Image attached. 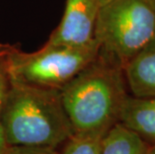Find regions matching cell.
I'll list each match as a JSON object with an SVG mask.
<instances>
[{"label": "cell", "instance_id": "cell-8", "mask_svg": "<svg viewBox=\"0 0 155 154\" xmlns=\"http://www.w3.org/2000/svg\"><path fill=\"white\" fill-rule=\"evenodd\" d=\"M147 144L132 131L117 123L102 140L101 154H145Z\"/></svg>", "mask_w": 155, "mask_h": 154}, {"label": "cell", "instance_id": "cell-11", "mask_svg": "<svg viewBox=\"0 0 155 154\" xmlns=\"http://www.w3.org/2000/svg\"><path fill=\"white\" fill-rule=\"evenodd\" d=\"M2 154H60L58 149L46 147L7 146Z\"/></svg>", "mask_w": 155, "mask_h": 154}, {"label": "cell", "instance_id": "cell-5", "mask_svg": "<svg viewBox=\"0 0 155 154\" xmlns=\"http://www.w3.org/2000/svg\"><path fill=\"white\" fill-rule=\"evenodd\" d=\"M99 9L98 0H66L60 23L46 44L82 45L93 40Z\"/></svg>", "mask_w": 155, "mask_h": 154}, {"label": "cell", "instance_id": "cell-6", "mask_svg": "<svg viewBox=\"0 0 155 154\" xmlns=\"http://www.w3.org/2000/svg\"><path fill=\"white\" fill-rule=\"evenodd\" d=\"M119 123L147 145H155V96L128 95L122 106Z\"/></svg>", "mask_w": 155, "mask_h": 154}, {"label": "cell", "instance_id": "cell-1", "mask_svg": "<svg viewBox=\"0 0 155 154\" xmlns=\"http://www.w3.org/2000/svg\"><path fill=\"white\" fill-rule=\"evenodd\" d=\"M60 92L74 134L101 137L119 123L129 95L123 67L100 51Z\"/></svg>", "mask_w": 155, "mask_h": 154}, {"label": "cell", "instance_id": "cell-14", "mask_svg": "<svg viewBox=\"0 0 155 154\" xmlns=\"http://www.w3.org/2000/svg\"><path fill=\"white\" fill-rule=\"evenodd\" d=\"M109 1H111V0H98V2H99L100 7H101V6H103L104 4H106V3H108Z\"/></svg>", "mask_w": 155, "mask_h": 154}, {"label": "cell", "instance_id": "cell-7", "mask_svg": "<svg viewBox=\"0 0 155 154\" xmlns=\"http://www.w3.org/2000/svg\"><path fill=\"white\" fill-rule=\"evenodd\" d=\"M124 76L131 95L155 96V36L125 65Z\"/></svg>", "mask_w": 155, "mask_h": 154}, {"label": "cell", "instance_id": "cell-4", "mask_svg": "<svg viewBox=\"0 0 155 154\" xmlns=\"http://www.w3.org/2000/svg\"><path fill=\"white\" fill-rule=\"evenodd\" d=\"M154 36V0H111L100 7L94 38L101 53L123 69Z\"/></svg>", "mask_w": 155, "mask_h": 154}, {"label": "cell", "instance_id": "cell-15", "mask_svg": "<svg viewBox=\"0 0 155 154\" xmlns=\"http://www.w3.org/2000/svg\"><path fill=\"white\" fill-rule=\"evenodd\" d=\"M154 1H155V0H154Z\"/></svg>", "mask_w": 155, "mask_h": 154}, {"label": "cell", "instance_id": "cell-9", "mask_svg": "<svg viewBox=\"0 0 155 154\" xmlns=\"http://www.w3.org/2000/svg\"><path fill=\"white\" fill-rule=\"evenodd\" d=\"M104 137L74 134L62 146L60 154H101Z\"/></svg>", "mask_w": 155, "mask_h": 154}, {"label": "cell", "instance_id": "cell-10", "mask_svg": "<svg viewBox=\"0 0 155 154\" xmlns=\"http://www.w3.org/2000/svg\"><path fill=\"white\" fill-rule=\"evenodd\" d=\"M5 61L6 59L0 62V154H2L3 151L5 150V148L7 147V145H6V143H5L2 123H1L2 103H3V99H4L6 90H7L8 85H9V79L7 76V72H6V67H5Z\"/></svg>", "mask_w": 155, "mask_h": 154}, {"label": "cell", "instance_id": "cell-2", "mask_svg": "<svg viewBox=\"0 0 155 154\" xmlns=\"http://www.w3.org/2000/svg\"><path fill=\"white\" fill-rule=\"evenodd\" d=\"M7 146L58 149L74 135L58 89L9 81L1 109Z\"/></svg>", "mask_w": 155, "mask_h": 154}, {"label": "cell", "instance_id": "cell-3", "mask_svg": "<svg viewBox=\"0 0 155 154\" xmlns=\"http://www.w3.org/2000/svg\"><path fill=\"white\" fill-rule=\"evenodd\" d=\"M96 39L82 45L44 44L34 52L13 45L5 61L10 82L61 90L97 57Z\"/></svg>", "mask_w": 155, "mask_h": 154}, {"label": "cell", "instance_id": "cell-13", "mask_svg": "<svg viewBox=\"0 0 155 154\" xmlns=\"http://www.w3.org/2000/svg\"><path fill=\"white\" fill-rule=\"evenodd\" d=\"M145 154H155V145H147Z\"/></svg>", "mask_w": 155, "mask_h": 154}, {"label": "cell", "instance_id": "cell-12", "mask_svg": "<svg viewBox=\"0 0 155 154\" xmlns=\"http://www.w3.org/2000/svg\"><path fill=\"white\" fill-rule=\"evenodd\" d=\"M12 47H13V45H10V44L0 43V62L5 60V58L8 56L9 52H10Z\"/></svg>", "mask_w": 155, "mask_h": 154}]
</instances>
